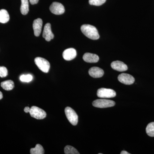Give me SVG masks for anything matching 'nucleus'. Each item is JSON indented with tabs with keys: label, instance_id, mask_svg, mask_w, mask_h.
<instances>
[{
	"label": "nucleus",
	"instance_id": "f257e3e1",
	"mask_svg": "<svg viewBox=\"0 0 154 154\" xmlns=\"http://www.w3.org/2000/svg\"><path fill=\"white\" fill-rule=\"evenodd\" d=\"M81 29L83 34L90 39L96 40L100 37L98 30L93 25H83Z\"/></svg>",
	"mask_w": 154,
	"mask_h": 154
},
{
	"label": "nucleus",
	"instance_id": "f03ea898",
	"mask_svg": "<svg viewBox=\"0 0 154 154\" xmlns=\"http://www.w3.org/2000/svg\"><path fill=\"white\" fill-rule=\"evenodd\" d=\"M35 63L38 69L43 72L48 73L49 71L50 64L49 62L43 58L36 57L34 60Z\"/></svg>",
	"mask_w": 154,
	"mask_h": 154
},
{
	"label": "nucleus",
	"instance_id": "7ed1b4c3",
	"mask_svg": "<svg viewBox=\"0 0 154 154\" xmlns=\"http://www.w3.org/2000/svg\"><path fill=\"white\" fill-rule=\"evenodd\" d=\"M65 113L69 122L72 125H77L78 124L79 117L75 110L70 107H67L65 109Z\"/></svg>",
	"mask_w": 154,
	"mask_h": 154
},
{
	"label": "nucleus",
	"instance_id": "20e7f679",
	"mask_svg": "<svg viewBox=\"0 0 154 154\" xmlns=\"http://www.w3.org/2000/svg\"><path fill=\"white\" fill-rule=\"evenodd\" d=\"M115 105V102L112 100L105 99H99L95 100L93 102V105L98 108H107L112 107Z\"/></svg>",
	"mask_w": 154,
	"mask_h": 154
},
{
	"label": "nucleus",
	"instance_id": "39448f33",
	"mask_svg": "<svg viewBox=\"0 0 154 154\" xmlns=\"http://www.w3.org/2000/svg\"><path fill=\"white\" fill-rule=\"evenodd\" d=\"M30 116L37 119H43L46 116V113L44 110L36 106H32L29 111Z\"/></svg>",
	"mask_w": 154,
	"mask_h": 154
},
{
	"label": "nucleus",
	"instance_id": "423d86ee",
	"mask_svg": "<svg viewBox=\"0 0 154 154\" xmlns=\"http://www.w3.org/2000/svg\"><path fill=\"white\" fill-rule=\"evenodd\" d=\"M97 95L99 98H111L115 97L116 93L112 89L102 88L98 90Z\"/></svg>",
	"mask_w": 154,
	"mask_h": 154
},
{
	"label": "nucleus",
	"instance_id": "0eeeda50",
	"mask_svg": "<svg viewBox=\"0 0 154 154\" xmlns=\"http://www.w3.org/2000/svg\"><path fill=\"white\" fill-rule=\"evenodd\" d=\"M50 11L55 15H61L65 12V8L60 3L54 2L51 5Z\"/></svg>",
	"mask_w": 154,
	"mask_h": 154
},
{
	"label": "nucleus",
	"instance_id": "6e6552de",
	"mask_svg": "<svg viewBox=\"0 0 154 154\" xmlns=\"http://www.w3.org/2000/svg\"><path fill=\"white\" fill-rule=\"evenodd\" d=\"M119 81L126 85H132L134 82V78L131 75L126 73H122L118 77Z\"/></svg>",
	"mask_w": 154,
	"mask_h": 154
},
{
	"label": "nucleus",
	"instance_id": "1a4fd4ad",
	"mask_svg": "<svg viewBox=\"0 0 154 154\" xmlns=\"http://www.w3.org/2000/svg\"><path fill=\"white\" fill-rule=\"evenodd\" d=\"M42 36L48 42L50 41L54 37V35L51 31V25L50 23H47L45 26Z\"/></svg>",
	"mask_w": 154,
	"mask_h": 154
},
{
	"label": "nucleus",
	"instance_id": "9d476101",
	"mask_svg": "<svg viewBox=\"0 0 154 154\" xmlns=\"http://www.w3.org/2000/svg\"><path fill=\"white\" fill-rule=\"evenodd\" d=\"M76 51L73 48H68L65 50L63 53L64 59L68 61L74 59L76 57Z\"/></svg>",
	"mask_w": 154,
	"mask_h": 154
},
{
	"label": "nucleus",
	"instance_id": "9b49d317",
	"mask_svg": "<svg viewBox=\"0 0 154 154\" xmlns=\"http://www.w3.org/2000/svg\"><path fill=\"white\" fill-rule=\"evenodd\" d=\"M112 68L119 72H124L127 70L128 66L125 64L120 61H115L111 64Z\"/></svg>",
	"mask_w": 154,
	"mask_h": 154
},
{
	"label": "nucleus",
	"instance_id": "f8f14e48",
	"mask_svg": "<svg viewBox=\"0 0 154 154\" xmlns=\"http://www.w3.org/2000/svg\"><path fill=\"white\" fill-rule=\"evenodd\" d=\"M89 74L94 78H99L103 76L104 72L102 69L98 67H93L89 69Z\"/></svg>",
	"mask_w": 154,
	"mask_h": 154
},
{
	"label": "nucleus",
	"instance_id": "ddd939ff",
	"mask_svg": "<svg viewBox=\"0 0 154 154\" xmlns=\"http://www.w3.org/2000/svg\"><path fill=\"white\" fill-rule=\"evenodd\" d=\"M42 21L41 19H35L33 22V27L35 36H38L41 33L42 28Z\"/></svg>",
	"mask_w": 154,
	"mask_h": 154
},
{
	"label": "nucleus",
	"instance_id": "4468645a",
	"mask_svg": "<svg viewBox=\"0 0 154 154\" xmlns=\"http://www.w3.org/2000/svg\"><path fill=\"white\" fill-rule=\"evenodd\" d=\"M83 59L85 61L90 63H95L98 62L99 60V57L96 54L90 53H86L83 57Z\"/></svg>",
	"mask_w": 154,
	"mask_h": 154
},
{
	"label": "nucleus",
	"instance_id": "2eb2a0df",
	"mask_svg": "<svg viewBox=\"0 0 154 154\" xmlns=\"http://www.w3.org/2000/svg\"><path fill=\"white\" fill-rule=\"evenodd\" d=\"M10 20V16L8 11L5 9L0 10V23H6Z\"/></svg>",
	"mask_w": 154,
	"mask_h": 154
},
{
	"label": "nucleus",
	"instance_id": "dca6fc26",
	"mask_svg": "<svg viewBox=\"0 0 154 154\" xmlns=\"http://www.w3.org/2000/svg\"><path fill=\"white\" fill-rule=\"evenodd\" d=\"M1 87L6 91H11L14 88V83L12 80H7L1 83Z\"/></svg>",
	"mask_w": 154,
	"mask_h": 154
},
{
	"label": "nucleus",
	"instance_id": "f3484780",
	"mask_svg": "<svg viewBox=\"0 0 154 154\" xmlns=\"http://www.w3.org/2000/svg\"><path fill=\"white\" fill-rule=\"evenodd\" d=\"M20 11L22 15H27L29 12V2L28 0H21Z\"/></svg>",
	"mask_w": 154,
	"mask_h": 154
},
{
	"label": "nucleus",
	"instance_id": "a211bd4d",
	"mask_svg": "<svg viewBox=\"0 0 154 154\" xmlns=\"http://www.w3.org/2000/svg\"><path fill=\"white\" fill-rule=\"evenodd\" d=\"M31 154H43L45 153L44 149L41 145L36 144L35 148H31L30 150Z\"/></svg>",
	"mask_w": 154,
	"mask_h": 154
},
{
	"label": "nucleus",
	"instance_id": "6ab92c4d",
	"mask_svg": "<svg viewBox=\"0 0 154 154\" xmlns=\"http://www.w3.org/2000/svg\"><path fill=\"white\" fill-rule=\"evenodd\" d=\"M146 132L149 136L154 137V122L149 123L146 128Z\"/></svg>",
	"mask_w": 154,
	"mask_h": 154
},
{
	"label": "nucleus",
	"instance_id": "aec40b11",
	"mask_svg": "<svg viewBox=\"0 0 154 154\" xmlns=\"http://www.w3.org/2000/svg\"><path fill=\"white\" fill-rule=\"evenodd\" d=\"M66 154H79L80 153L74 147L71 146H66L64 148Z\"/></svg>",
	"mask_w": 154,
	"mask_h": 154
},
{
	"label": "nucleus",
	"instance_id": "412c9836",
	"mask_svg": "<svg viewBox=\"0 0 154 154\" xmlns=\"http://www.w3.org/2000/svg\"><path fill=\"white\" fill-rule=\"evenodd\" d=\"M20 80L22 82H29L33 80V76L30 74L22 75L20 77Z\"/></svg>",
	"mask_w": 154,
	"mask_h": 154
},
{
	"label": "nucleus",
	"instance_id": "4be33fe9",
	"mask_svg": "<svg viewBox=\"0 0 154 154\" xmlns=\"http://www.w3.org/2000/svg\"><path fill=\"white\" fill-rule=\"evenodd\" d=\"M106 0H89V4L92 5L99 6L102 5L106 2Z\"/></svg>",
	"mask_w": 154,
	"mask_h": 154
},
{
	"label": "nucleus",
	"instance_id": "5701e85b",
	"mask_svg": "<svg viewBox=\"0 0 154 154\" xmlns=\"http://www.w3.org/2000/svg\"><path fill=\"white\" fill-rule=\"evenodd\" d=\"M8 71L5 66H0V77L4 78L8 75Z\"/></svg>",
	"mask_w": 154,
	"mask_h": 154
},
{
	"label": "nucleus",
	"instance_id": "b1692460",
	"mask_svg": "<svg viewBox=\"0 0 154 154\" xmlns=\"http://www.w3.org/2000/svg\"><path fill=\"white\" fill-rule=\"evenodd\" d=\"M30 2L31 5H35L37 4L38 2V0H29Z\"/></svg>",
	"mask_w": 154,
	"mask_h": 154
},
{
	"label": "nucleus",
	"instance_id": "393cba45",
	"mask_svg": "<svg viewBox=\"0 0 154 154\" xmlns=\"http://www.w3.org/2000/svg\"><path fill=\"white\" fill-rule=\"evenodd\" d=\"M30 108L29 107H25V109H24V111L25 113H29V111H30Z\"/></svg>",
	"mask_w": 154,
	"mask_h": 154
},
{
	"label": "nucleus",
	"instance_id": "a878e982",
	"mask_svg": "<svg viewBox=\"0 0 154 154\" xmlns=\"http://www.w3.org/2000/svg\"><path fill=\"white\" fill-rule=\"evenodd\" d=\"M121 154H130L128 152H127L125 151H122L120 153Z\"/></svg>",
	"mask_w": 154,
	"mask_h": 154
},
{
	"label": "nucleus",
	"instance_id": "bb28decb",
	"mask_svg": "<svg viewBox=\"0 0 154 154\" xmlns=\"http://www.w3.org/2000/svg\"><path fill=\"white\" fill-rule=\"evenodd\" d=\"M3 98V94L2 92L0 91V100Z\"/></svg>",
	"mask_w": 154,
	"mask_h": 154
}]
</instances>
